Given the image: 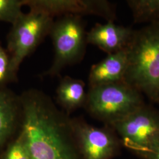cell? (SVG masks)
I'll return each mask as SVG.
<instances>
[{
	"instance_id": "6da1fadb",
	"label": "cell",
	"mask_w": 159,
	"mask_h": 159,
	"mask_svg": "<svg viewBox=\"0 0 159 159\" xmlns=\"http://www.w3.org/2000/svg\"><path fill=\"white\" fill-rule=\"evenodd\" d=\"M22 136L30 159H84L76 139L73 119L51 98L37 90L20 96Z\"/></svg>"
},
{
	"instance_id": "7a4b0ae2",
	"label": "cell",
	"mask_w": 159,
	"mask_h": 159,
	"mask_svg": "<svg viewBox=\"0 0 159 159\" xmlns=\"http://www.w3.org/2000/svg\"><path fill=\"white\" fill-rule=\"evenodd\" d=\"M124 81L159 104V23L134 30L127 48Z\"/></svg>"
},
{
	"instance_id": "3957f363",
	"label": "cell",
	"mask_w": 159,
	"mask_h": 159,
	"mask_svg": "<svg viewBox=\"0 0 159 159\" xmlns=\"http://www.w3.org/2000/svg\"><path fill=\"white\" fill-rule=\"evenodd\" d=\"M144 104L140 92L120 81L89 87L84 107L94 118L110 126Z\"/></svg>"
},
{
	"instance_id": "277c9868",
	"label": "cell",
	"mask_w": 159,
	"mask_h": 159,
	"mask_svg": "<svg viewBox=\"0 0 159 159\" xmlns=\"http://www.w3.org/2000/svg\"><path fill=\"white\" fill-rule=\"evenodd\" d=\"M87 33L80 16H63L54 21L49 34L54 49V60L43 75H58L63 68L81 60L87 44Z\"/></svg>"
},
{
	"instance_id": "5b68a950",
	"label": "cell",
	"mask_w": 159,
	"mask_h": 159,
	"mask_svg": "<svg viewBox=\"0 0 159 159\" xmlns=\"http://www.w3.org/2000/svg\"><path fill=\"white\" fill-rule=\"evenodd\" d=\"M53 17L43 12L30 10L23 13L7 36V51L12 70L17 73L20 64L39 46L41 41L50 34Z\"/></svg>"
},
{
	"instance_id": "8992f818",
	"label": "cell",
	"mask_w": 159,
	"mask_h": 159,
	"mask_svg": "<svg viewBox=\"0 0 159 159\" xmlns=\"http://www.w3.org/2000/svg\"><path fill=\"white\" fill-rule=\"evenodd\" d=\"M110 127L123 145L142 156L159 140V110L145 103Z\"/></svg>"
},
{
	"instance_id": "52a82bcc",
	"label": "cell",
	"mask_w": 159,
	"mask_h": 159,
	"mask_svg": "<svg viewBox=\"0 0 159 159\" xmlns=\"http://www.w3.org/2000/svg\"><path fill=\"white\" fill-rule=\"evenodd\" d=\"M73 125L83 159H113L119 153L121 143L110 126L97 127L73 119Z\"/></svg>"
},
{
	"instance_id": "ba28073f",
	"label": "cell",
	"mask_w": 159,
	"mask_h": 159,
	"mask_svg": "<svg viewBox=\"0 0 159 159\" xmlns=\"http://www.w3.org/2000/svg\"><path fill=\"white\" fill-rule=\"evenodd\" d=\"M24 6L30 10L54 16L94 15L104 18L107 22L116 19V7L106 0H24Z\"/></svg>"
},
{
	"instance_id": "9c48e42d",
	"label": "cell",
	"mask_w": 159,
	"mask_h": 159,
	"mask_svg": "<svg viewBox=\"0 0 159 159\" xmlns=\"http://www.w3.org/2000/svg\"><path fill=\"white\" fill-rule=\"evenodd\" d=\"M134 32L130 27L117 25L113 21L97 23L87 33V43L111 54L125 50Z\"/></svg>"
},
{
	"instance_id": "30bf717a",
	"label": "cell",
	"mask_w": 159,
	"mask_h": 159,
	"mask_svg": "<svg viewBox=\"0 0 159 159\" xmlns=\"http://www.w3.org/2000/svg\"><path fill=\"white\" fill-rule=\"evenodd\" d=\"M21 104L20 96L7 89H0V159L20 129Z\"/></svg>"
},
{
	"instance_id": "8fae6325",
	"label": "cell",
	"mask_w": 159,
	"mask_h": 159,
	"mask_svg": "<svg viewBox=\"0 0 159 159\" xmlns=\"http://www.w3.org/2000/svg\"><path fill=\"white\" fill-rule=\"evenodd\" d=\"M127 68L126 49L108 54L101 61L91 67L89 75V87L124 81Z\"/></svg>"
},
{
	"instance_id": "7c38bea8",
	"label": "cell",
	"mask_w": 159,
	"mask_h": 159,
	"mask_svg": "<svg viewBox=\"0 0 159 159\" xmlns=\"http://www.w3.org/2000/svg\"><path fill=\"white\" fill-rule=\"evenodd\" d=\"M57 100L64 112L69 114L84 107L87 92L82 80L66 76L61 80L57 89Z\"/></svg>"
},
{
	"instance_id": "4fadbf2b",
	"label": "cell",
	"mask_w": 159,
	"mask_h": 159,
	"mask_svg": "<svg viewBox=\"0 0 159 159\" xmlns=\"http://www.w3.org/2000/svg\"><path fill=\"white\" fill-rule=\"evenodd\" d=\"M134 22L159 23V0H127Z\"/></svg>"
},
{
	"instance_id": "5bb4252c",
	"label": "cell",
	"mask_w": 159,
	"mask_h": 159,
	"mask_svg": "<svg viewBox=\"0 0 159 159\" xmlns=\"http://www.w3.org/2000/svg\"><path fill=\"white\" fill-rule=\"evenodd\" d=\"M24 0H0V21L13 24L23 14Z\"/></svg>"
},
{
	"instance_id": "9a60e30c",
	"label": "cell",
	"mask_w": 159,
	"mask_h": 159,
	"mask_svg": "<svg viewBox=\"0 0 159 159\" xmlns=\"http://www.w3.org/2000/svg\"><path fill=\"white\" fill-rule=\"evenodd\" d=\"M1 159H30L26 144L19 133L8 145Z\"/></svg>"
},
{
	"instance_id": "2e32d148",
	"label": "cell",
	"mask_w": 159,
	"mask_h": 159,
	"mask_svg": "<svg viewBox=\"0 0 159 159\" xmlns=\"http://www.w3.org/2000/svg\"><path fill=\"white\" fill-rule=\"evenodd\" d=\"M16 80L17 73L12 69L9 54L0 44V89H5L8 84Z\"/></svg>"
},
{
	"instance_id": "e0dca14e",
	"label": "cell",
	"mask_w": 159,
	"mask_h": 159,
	"mask_svg": "<svg viewBox=\"0 0 159 159\" xmlns=\"http://www.w3.org/2000/svg\"><path fill=\"white\" fill-rule=\"evenodd\" d=\"M141 156L144 159H159V140L154 143Z\"/></svg>"
}]
</instances>
